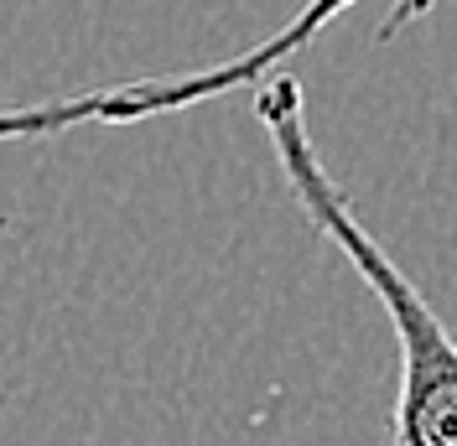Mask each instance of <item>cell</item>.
Here are the masks:
<instances>
[{
    "label": "cell",
    "instance_id": "6da1fadb",
    "mask_svg": "<svg viewBox=\"0 0 457 446\" xmlns=\"http://www.w3.org/2000/svg\"><path fill=\"white\" fill-rule=\"evenodd\" d=\"M255 120L270 136L302 213L333 250L359 270V280L379 296V307L400 343V394H395V446H457V337L436 317L421 285L395 265V254L374 239L353 213V197L328 171L307 130V99L291 73H270L255 84Z\"/></svg>",
    "mask_w": 457,
    "mask_h": 446
},
{
    "label": "cell",
    "instance_id": "7a4b0ae2",
    "mask_svg": "<svg viewBox=\"0 0 457 446\" xmlns=\"http://www.w3.org/2000/svg\"><path fill=\"white\" fill-rule=\"evenodd\" d=\"M5 114H11V110H0V140H16V125H11Z\"/></svg>",
    "mask_w": 457,
    "mask_h": 446
}]
</instances>
